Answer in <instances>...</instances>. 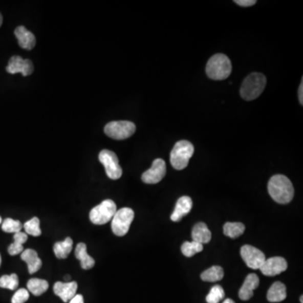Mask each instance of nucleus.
Here are the masks:
<instances>
[{"instance_id":"1","label":"nucleus","mask_w":303,"mask_h":303,"mask_svg":"<svg viewBox=\"0 0 303 303\" xmlns=\"http://www.w3.org/2000/svg\"><path fill=\"white\" fill-rule=\"evenodd\" d=\"M268 191L275 202L287 204L294 197V187L291 180L287 176L276 175L270 178L268 183Z\"/></svg>"},{"instance_id":"2","label":"nucleus","mask_w":303,"mask_h":303,"mask_svg":"<svg viewBox=\"0 0 303 303\" xmlns=\"http://www.w3.org/2000/svg\"><path fill=\"white\" fill-rule=\"evenodd\" d=\"M206 71L211 79L224 80L232 73V63L226 55L215 54L209 59Z\"/></svg>"},{"instance_id":"3","label":"nucleus","mask_w":303,"mask_h":303,"mask_svg":"<svg viewBox=\"0 0 303 303\" xmlns=\"http://www.w3.org/2000/svg\"><path fill=\"white\" fill-rule=\"evenodd\" d=\"M266 78L264 74L253 73L249 74L242 84L240 95L245 100H255L263 93L266 86Z\"/></svg>"},{"instance_id":"4","label":"nucleus","mask_w":303,"mask_h":303,"mask_svg":"<svg viewBox=\"0 0 303 303\" xmlns=\"http://www.w3.org/2000/svg\"><path fill=\"white\" fill-rule=\"evenodd\" d=\"M194 146L186 140H181L176 142L170 154V163L177 170H182L186 168L189 159L194 154Z\"/></svg>"},{"instance_id":"5","label":"nucleus","mask_w":303,"mask_h":303,"mask_svg":"<svg viewBox=\"0 0 303 303\" xmlns=\"http://www.w3.org/2000/svg\"><path fill=\"white\" fill-rule=\"evenodd\" d=\"M116 211V203L112 200H104L90 211V221L95 225H104L112 220Z\"/></svg>"},{"instance_id":"6","label":"nucleus","mask_w":303,"mask_h":303,"mask_svg":"<svg viewBox=\"0 0 303 303\" xmlns=\"http://www.w3.org/2000/svg\"><path fill=\"white\" fill-rule=\"evenodd\" d=\"M134 219V211L129 207H124L116 211L112 222V229L114 234L122 237L127 233Z\"/></svg>"},{"instance_id":"7","label":"nucleus","mask_w":303,"mask_h":303,"mask_svg":"<svg viewBox=\"0 0 303 303\" xmlns=\"http://www.w3.org/2000/svg\"><path fill=\"white\" fill-rule=\"evenodd\" d=\"M136 126L128 121H112L104 126V133L115 140L129 138L135 133Z\"/></svg>"},{"instance_id":"8","label":"nucleus","mask_w":303,"mask_h":303,"mask_svg":"<svg viewBox=\"0 0 303 303\" xmlns=\"http://www.w3.org/2000/svg\"><path fill=\"white\" fill-rule=\"evenodd\" d=\"M99 160L105 168L106 175L112 180H118L122 176V168L119 164L118 157L114 152L102 150L99 154Z\"/></svg>"},{"instance_id":"9","label":"nucleus","mask_w":303,"mask_h":303,"mask_svg":"<svg viewBox=\"0 0 303 303\" xmlns=\"http://www.w3.org/2000/svg\"><path fill=\"white\" fill-rule=\"evenodd\" d=\"M240 253L244 263L253 270L259 269L266 259L263 252L251 245H244L241 248Z\"/></svg>"},{"instance_id":"10","label":"nucleus","mask_w":303,"mask_h":303,"mask_svg":"<svg viewBox=\"0 0 303 303\" xmlns=\"http://www.w3.org/2000/svg\"><path fill=\"white\" fill-rule=\"evenodd\" d=\"M166 175L165 162L162 159H157L148 170L142 174V180L145 184L154 185L160 182Z\"/></svg>"},{"instance_id":"11","label":"nucleus","mask_w":303,"mask_h":303,"mask_svg":"<svg viewBox=\"0 0 303 303\" xmlns=\"http://www.w3.org/2000/svg\"><path fill=\"white\" fill-rule=\"evenodd\" d=\"M288 264L282 257H272L265 259L259 268L261 272L266 276H275L287 270Z\"/></svg>"},{"instance_id":"12","label":"nucleus","mask_w":303,"mask_h":303,"mask_svg":"<svg viewBox=\"0 0 303 303\" xmlns=\"http://www.w3.org/2000/svg\"><path fill=\"white\" fill-rule=\"evenodd\" d=\"M33 64L31 60L23 59L19 56H14L10 58L6 67V71L10 74H21L22 75H31L33 72Z\"/></svg>"},{"instance_id":"13","label":"nucleus","mask_w":303,"mask_h":303,"mask_svg":"<svg viewBox=\"0 0 303 303\" xmlns=\"http://www.w3.org/2000/svg\"><path fill=\"white\" fill-rule=\"evenodd\" d=\"M78 290V284L75 282H69L63 283V282H56L53 287L54 293L57 296H59L64 302H68L70 301L76 295Z\"/></svg>"},{"instance_id":"14","label":"nucleus","mask_w":303,"mask_h":303,"mask_svg":"<svg viewBox=\"0 0 303 303\" xmlns=\"http://www.w3.org/2000/svg\"><path fill=\"white\" fill-rule=\"evenodd\" d=\"M14 35L16 36L19 47L23 49L31 50L36 46V37L24 26H18L14 31Z\"/></svg>"},{"instance_id":"15","label":"nucleus","mask_w":303,"mask_h":303,"mask_svg":"<svg viewBox=\"0 0 303 303\" xmlns=\"http://www.w3.org/2000/svg\"><path fill=\"white\" fill-rule=\"evenodd\" d=\"M259 279L255 274H249L244 280L241 289L239 292V296L243 301H248L253 296V291L258 287Z\"/></svg>"},{"instance_id":"16","label":"nucleus","mask_w":303,"mask_h":303,"mask_svg":"<svg viewBox=\"0 0 303 303\" xmlns=\"http://www.w3.org/2000/svg\"><path fill=\"white\" fill-rule=\"evenodd\" d=\"M193 202L190 197H182L176 202V208L171 215V220L173 222H180L185 215L191 211Z\"/></svg>"},{"instance_id":"17","label":"nucleus","mask_w":303,"mask_h":303,"mask_svg":"<svg viewBox=\"0 0 303 303\" xmlns=\"http://www.w3.org/2000/svg\"><path fill=\"white\" fill-rule=\"evenodd\" d=\"M22 261H25L28 266L29 273L34 274L40 270L42 265V261L38 257L37 253L33 249H26L20 255Z\"/></svg>"},{"instance_id":"18","label":"nucleus","mask_w":303,"mask_h":303,"mask_svg":"<svg viewBox=\"0 0 303 303\" xmlns=\"http://www.w3.org/2000/svg\"><path fill=\"white\" fill-rule=\"evenodd\" d=\"M191 237L193 241L203 245L204 244H208L211 241V232L206 223H198L193 227Z\"/></svg>"},{"instance_id":"19","label":"nucleus","mask_w":303,"mask_h":303,"mask_svg":"<svg viewBox=\"0 0 303 303\" xmlns=\"http://www.w3.org/2000/svg\"><path fill=\"white\" fill-rule=\"evenodd\" d=\"M75 257L80 261L81 268L83 270H90L95 266V259L89 255L84 243H79L76 247Z\"/></svg>"},{"instance_id":"20","label":"nucleus","mask_w":303,"mask_h":303,"mask_svg":"<svg viewBox=\"0 0 303 303\" xmlns=\"http://www.w3.org/2000/svg\"><path fill=\"white\" fill-rule=\"evenodd\" d=\"M287 296V287L282 282H275L268 291L267 299L270 302H280Z\"/></svg>"},{"instance_id":"21","label":"nucleus","mask_w":303,"mask_h":303,"mask_svg":"<svg viewBox=\"0 0 303 303\" xmlns=\"http://www.w3.org/2000/svg\"><path fill=\"white\" fill-rule=\"evenodd\" d=\"M74 242L71 237H67L62 242H57L53 247V251L57 258H66L71 253Z\"/></svg>"},{"instance_id":"22","label":"nucleus","mask_w":303,"mask_h":303,"mask_svg":"<svg viewBox=\"0 0 303 303\" xmlns=\"http://www.w3.org/2000/svg\"><path fill=\"white\" fill-rule=\"evenodd\" d=\"M28 236L24 232H19L14 233V243L10 244L9 248H8V252L10 255H17L19 253H21L24 251V247L23 244L27 241Z\"/></svg>"},{"instance_id":"23","label":"nucleus","mask_w":303,"mask_h":303,"mask_svg":"<svg viewBox=\"0 0 303 303\" xmlns=\"http://www.w3.org/2000/svg\"><path fill=\"white\" fill-rule=\"evenodd\" d=\"M48 287H49V284L46 279L33 278V279H29V282H27V288L34 296H38L42 295L44 292L48 291Z\"/></svg>"},{"instance_id":"24","label":"nucleus","mask_w":303,"mask_h":303,"mask_svg":"<svg viewBox=\"0 0 303 303\" xmlns=\"http://www.w3.org/2000/svg\"><path fill=\"white\" fill-rule=\"evenodd\" d=\"M224 276V271L221 266H212L208 270H205L201 275V278L204 282H215L221 280Z\"/></svg>"},{"instance_id":"25","label":"nucleus","mask_w":303,"mask_h":303,"mask_svg":"<svg viewBox=\"0 0 303 303\" xmlns=\"http://www.w3.org/2000/svg\"><path fill=\"white\" fill-rule=\"evenodd\" d=\"M245 231V226L241 223H227L223 227V232L227 237L237 239Z\"/></svg>"},{"instance_id":"26","label":"nucleus","mask_w":303,"mask_h":303,"mask_svg":"<svg viewBox=\"0 0 303 303\" xmlns=\"http://www.w3.org/2000/svg\"><path fill=\"white\" fill-rule=\"evenodd\" d=\"M203 250V245L197 242H185L181 246V251L186 257H192L196 253H200Z\"/></svg>"},{"instance_id":"27","label":"nucleus","mask_w":303,"mask_h":303,"mask_svg":"<svg viewBox=\"0 0 303 303\" xmlns=\"http://www.w3.org/2000/svg\"><path fill=\"white\" fill-rule=\"evenodd\" d=\"M19 286V278L16 274H11L10 275H3L0 278V287L5 289L14 290L16 289Z\"/></svg>"},{"instance_id":"28","label":"nucleus","mask_w":303,"mask_h":303,"mask_svg":"<svg viewBox=\"0 0 303 303\" xmlns=\"http://www.w3.org/2000/svg\"><path fill=\"white\" fill-rule=\"evenodd\" d=\"M25 230H26V234L31 235L34 237H38L41 234V230L40 228V220L38 218H33L28 222L25 223Z\"/></svg>"},{"instance_id":"29","label":"nucleus","mask_w":303,"mask_h":303,"mask_svg":"<svg viewBox=\"0 0 303 303\" xmlns=\"http://www.w3.org/2000/svg\"><path fill=\"white\" fill-rule=\"evenodd\" d=\"M225 296V291L223 287L217 285L211 288L208 295L206 296V301L207 303H219Z\"/></svg>"},{"instance_id":"30","label":"nucleus","mask_w":303,"mask_h":303,"mask_svg":"<svg viewBox=\"0 0 303 303\" xmlns=\"http://www.w3.org/2000/svg\"><path fill=\"white\" fill-rule=\"evenodd\" d=\"M22 223L18 220H14L11 218H6L2 224V230L5 232H20L22 229Z\"/></svg>"},{"instance_id":"31","label":"nucleus","mask_w":303,"mask_h":303,"mask_svg":"<svg viewBox=\"0 0 303 303\" xmlns=\"http://www.w3.org/2000/svg\"><path fill=\"white\" fill-rule=\"evenodd\" d=\"M29 298H30L29 291L24 288H21L14 293L11 303H25L26 301H28Z\"/></svg>"},{"instance_id":"32","label":"nucleus","mask_w":303,"mask_h":303,"mask_svg":"<svg viewBox=\"0 0 303 303\" xmlns=\"http://www.w3.org/2000/svg\"><path fill=\"white\" fill-rule=\"evenodd\" d=\"M234 3L240 6H243V7H249V6L255 5L257 1L255 0H235Z\"/></svg>"},{"instance_id":"33","label":"nucleus","mask_w":303,"mask_h":303,"mask_svg":"<svg viewBox=\"0 0 303 303\" xmlns=\"http://www.w3.org/2000/svg\"><path fill=\"white\" fill-rule=\"evenodd\" d=\"M69 303H84L82 295H75L73 298L69 301Z\"/></svg>"},{"instance_id":"34","label":"nucleus","mask_w":303,"mask_h":303,"mask_svg":"<svg viewBox=\"0 0 303 303\" xmlns=\"http://www.w3.org/2000/svg\"><path fill=\"white\" fill-rule=\"evenodd\" d=\"M298 97L299 101L301 103V105L303 104V79H301V83L300 84L298 90Z\"/></svg>"},{"instance_id":"35","label":"nucleus","mask_w":303,"mask_h":303,"mask_svg":"<svg viewBox=\"0 0 303 303\" xmlns=\"http://www.w3.org/2000/svg\"><path fill=\"white\" fill-rule=\"evenodd\" d=\"M223 303H235L234 301H232V299H226L225 301H223Z\"/></svg>"},{"instance_id":"36","label":"nucleus","mask_w":303,"mask_h":303,"mask_svg":"<svg viewBox=\"0 0 303 303\" xmlns=\"http://www.w3.org/2000/svg\"><path fill=\"white\" fill-rule=\"evenodd\" d=\"M64 279H65V280H68V282H69V280H70V279H71V277H70L69 275H67V276H65V277H64Z\"/></svg>"},{"instance_id":"37","label":"nucleus","mask_w":303,"mask_h":303,"mask_svg":"<svg viewBox=\"0 0 303 303\" xmlns=\"http://www.w3.org/2000/svg\"><path fill=\"white\" fill-rule=\"evenodd\" d=\"M2 23H3L2 14H0V26H2Z\"/></svg>"},{"instance_id":"38","label":"nucleus","mask_w":303,"mask_h":303,"mask_svg":"<svg viewBox=\"0 0 303 303\" xmlns=\"http://www.w3.org/2000/svg\"><path fill=\"white\" fill-rule=\"evenodd\" d=\"M1 262H2V258H1V255H0V265H1Z\"/></svg>"},{"instance_id":"39","label":"nucleus","mask_w":303,"mask_h":303,"mask_svg":"<svg viewBox=\"0 0 303 303\" xmlns=\"http://www.w3.org/2000/svg\"><path fill=\"white\" fill-rule=\"evenodd\" d=\"M302 297H303V296H301V299H300V300H301V303H303V301H302Z\"/></svg>"},{"instance_id":"40","label":"nucleus","mask_w":303,"mask_h":303,"mask_svg":"<svg viewBox=\"0 0 303 303\" xmlns=\"http://www.w3.org/2000/svg\"><path fill=\"white\" fill-rule=\"evenodd\" d=\"M2 223V218L0 217V223Z\"/></svg>"}]
</instances>
